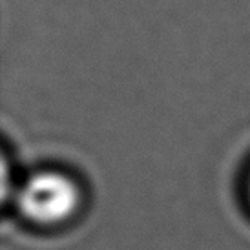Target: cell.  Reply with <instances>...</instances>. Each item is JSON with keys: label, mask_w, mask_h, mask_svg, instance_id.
Returning <instances> with one entry per match:
<instances>
[{"label": "cell", "mask_w": 250, "mask_h": 250, "mask_svg": "<svg viewBox=\"0 0 250 250\" xmlns=\"http://www.w3.org/2000/svg\"><path fill=\"white\" fill-rule=\"evenodd\" d=\"M75 205V185L55 172L33 175L19 194V208L22 214L39 223L61 221L73 212Z\"/></svg>", "instance_id": "1"}]
</instances>
